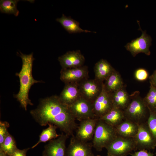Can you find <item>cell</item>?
Segmentation results:
<instances>
[{"label":"cell","mask_w":156,"mask_h":156,"mask_svg":"<svg viewBox=\"0 0 156 156\" xmlns=\"http://www.w3.org/2000/svg\"><path fill=\"white\" fill-rule=\"evenodd\" d=\"M34 120L41 126L49 124L55 125L68 137L74 135L78 125L68 105L59 96L53 95L41 99L36 108L30 111Z\"/></svg>","instance_id":"obj_1"},{"label":"cell","mask_w":156,"mask_h":156,"mask_svg":"<svg viewBox=\"0 0 156 156\" xmlns=\"http://www.w3.org/2000/svg\"><path fill=\"white\" fill-rule=\"evenodd\" d=\"M17 53L22 59V66L20 71L16 74L19 78L20 86L18 93L14 94V97L20 103L22 108L26 111L28 105H33L29 97V92L31 86L34 83H41L42 81L35 79L32 76L33 64L35 59L33 53L27 55L20 51Z\"/></svg>","instance_id":"obj_2"},{"label":"cell","mask_w":156,"mask_h":156,"mask_svg":"<svg viewBox=\"0 0 156 156\" xmlns=\"http://www.w3.org/2000/svg\"><path fill=\"white\" fill-rule=\"evenodd\" d=\"M131 100L123 110L126 119L138 125L146 122L149 116V110L143 99L136 92L130 95Z\"/></svg>","instance_id":"obj_3"},{"label":"cell","mask_w":156,"mask_h":156,"mask_svg":"<svg viewBox=\"0 0 156 156\" xmlns=\"http://www.w3.org/2000/svg\"><path fill=\"white\" fill-rule=\"evenodd\" d=\"M118 136L115 127L99 118L92 140L93 147L97 151H101Z\"/></svg>","instance_id":"obj_4"},{"label":"cell","mask_w":156,"mask_h":156,"mask_svg":"<svg viewBox=\"0 0 156 156\" xmlns=\"http://www.w3.org/2000/svg\"><path fill=\"white\" fill-rule=\"evenodd\" d=\"M105 148L107 154L114 156H127L137 148L133 138L118 136Z\"/></svg>","instance_id":"obj_5"},{"label":"cell","mask_w":156,"mask_h":156,"mask_svg":"<svg viewBox=\"0 0 156 156\" xmlns=\"http://www.w3.org/2000/svg\"><path fill=\"white\" fill-rule=\"evenodd\" d=\"M68 106L73 116L79 121L96 118L93 112V102L82 96Z\"/></svg>","instance_id":"obj_6"},{"label":"cell","mask_w":156,"mask_h":156,"mask_svg":"<svg viewBox=\"0 0 156 156\" xmlns=\"http://www.w3.org/2000/svg\"><path fill=\"white\" fill-rule=\"evenodd\" d=\"M138 126L137 133L133 138L137 150L154 149L156 147V140L150 131L146 122Z\"/></svg>","instance_id":"obj_7"},{"label":"cell","mask_w":156,"mask_h":156,"mask_svg":"<svg viewBox=\"0 0 156 156\" xmlns=\"http://www.w3.org/2000/svg\"><path fill=\"white\" fill-rule=\"evenodd\" d=\"M93 105L94 114L98 118L107 114L113 107L112 93L107 90L104 82L101 92L93 102Z\"/></svg>","instance_id":"obj_8"},{"label":"cell","mask_w":156,"mask_h":156,"mask_svg":"<svg viewBox=\"0 0 156 156\" xmlns=\"http://www.w3.org/2000/svg\"><path fill=\"white\" fill-rule=\"evenodd\" d=\"M137 22L140 27L139 29L142 32V35L139 37L127 43L125 47L133 57L141 53L149 55L151 54L149 48L151 44L152 38L146 34V31L142 30L140 25L139 21H137Z\"/></svg>","instance_id":"obj_9"},{"label":"cell","mask_w":156,"mask_h":156,"mask_svg":"<svg viewBox=\"0 0 156 156\" xmlns=\"http://www.w3.org/2000/svg\"><path fill=\"white\" fill-rule=\"evenodd\" d=\"M95 79H85L79 83L81 96L93 102L101 91L103 83Z\"/></svg>","instance_id":"obj_10"},{"label":"cell","mask_w":156,"mask_h":156,"mask_svg":"<svg viewBox=\"0 0 156 156\" xmlns=\"http://www.w3.org/2000/svg\"><path fill=\"white\" fill-rule=\"evenodd\" d=\"M92 147V143L80 140L73 135L66 149L65 156H94Z\"/></svg>","instance_id":"obj_11"},{"label":"cell","mask_w":156,"mask_h":156,"mask_svg":"<svg viewBox=\"0 0 156 156\" xmlns=\"http://www.w3.org/2000/svg\"><path fill=\"white\" fill-rule=\"evenodd\" d=\"M60 78L65 84L77 83L89 77L88 67L86 66L70 68H62Z\"/></svg>","instance_id":"obj_12"},{"label":"cell","mask_w":156,"mask_h":156,"mask_svg":"<svg viewBox=\"0 0 156 156\" xmlns=\"http://www.w3.org/2000/svg\"><path fill=\"white\" fill-rule=\"evenodd\" d=\"M68 137L62 133L58 138L49 141L44 146L42 156H65L66 143Z\"/></svg>","instance_id":"obj_13"},{"label":"cell","mask_w":156,"mask_h":156,"mask_svg":"<svg viewBox=\"0 0 156 156\" xmlns=\"http://www.w3.org/2000/svg\"><path fill=\"white\" fill-rule=\"evenodd\" d=\"M99 118H90L80 121L76 129V137L81 141L88 142L92 140Z\"/></svg>","instance_id":"obj_14"},{"label":"cell","mask_w":156,"mask_h":156,"mask_svg":"<svg viewBox=\"0 0 156 156\" xmlns=\"http://www.w3.org/2000/svg\"><path fill=\"white\" fill-rule=\"evenodd\" d=\"M58 60L62 68H70L83 66L85 58L80 50L69 51L59 57Z\"/></svg>","instance_id":"obj_15"},{"label":"cell","mask_w":156,"mask_h":156,"mask_svg":"<svg viewBox=\"0 0 156 156\" xmlns=\"http://www.w3.org/2000/svg\"><path fill=\"white\" fill-rule=\"evenodd\" d=\"M81 96L79 83L65 84L59 97L64 103L69 105Z\"/></svg>","instance_id":"obj_16"},{"label":"cell","mask_w":156,"mask_h":156,"mask_svg":"<svg viewBox=\"0 0 156 156\" xmlns=\"http://www.w3.org/2000/svg\"><path fill=\"white\" fill-rule=\"evenodd\" d=\"M138 127V124L125 119L115 128L118 136L134 138L137 133Z\"/></svg>","instance_id":"obj_17"},{"label":"cell","mask_w":156,"mask_h":156,"mask_svg":"<svg viewBox=\"0 0 156 156\" xmlns=\"http://www.w3.org/2000/svg\"><path fill=\"white\" fill-rule=\"evenodd\" d=\"M115 69L106 60H100L94 66L95 79L103 82Z\"/></svg>","instance_id":"obj_18"},{"label":"cell","mask_w":156,"mask_h":156,"mask_svg":"<svg viewBox=\"0 0 156 156\" xmlns=\"http://www.w3.org/2000/svg\"><path fill=\"white\" fill-rule=\"evenodd\" d=\"M99 119L114 127L125 119L123 110L114 107L108 112Z\"/></svg>","instance_id":"obj_19"},{"label":"cell","mask_w":156,"mask_h":156,"mask_svg":"<svg viewBox=\"0 0 156 156\" xmlns=\"http://www.w3.org/2000/svg\"><path fill=\"white\" fill-rule=\"evenodd\" d=\"M56 21L59 22L69 34L92 32L89 30L82 29L80 27L78 22L70 17L66 16L63 14L61 18H57Z\"/></svg>","instance_id":"obj_20"},{"label":"cell","mask_w":156,"mask_h":156,"mask_svg":"<svg viewBox=\"0 0 156 156\" xmlns=\"http://www.w3.org/2000/svg\"><path fill=\"white\" fill-rule=\"evenodd\" d=\"M113 107L123 110L127 107L130 101V96L124 88L112 93Z\"/></svg>","instance_id":"obj_21"},{"label":"cell","mask_w":156,"mask_h":156,"mask_svg":"<svg viewBox=\"0 0 156 156\" xmlns=\"http://www.w3.org/2000/svg\"><path fill=\"white\" fill-rule=\"evenodd\" d=\"M105 81L104 84L105 88L112 93L124 88L121 77L115 70Z\"/></svg>","instance_id":"obj_22"},{"label":"cell","mask_w":156,"mask_h":156,"mask_svg":"<svg viewBox=\"0 0 156 156\" xmlns=\"http://www.w3.org/2000/svg\"><path fill=\"white\" fill-rule=\"evenodd\" d=\"M48 125V127L43 130L39 135L38 141L32 147V148H34L41 142L55 139L60 135L57 133L56 129L57 128V126L51 124H49Z\"/></svg>","instance_id":"obj_23"},{"label":"cell","mask_w":156,"mask_h":156,"mask_svg":"<svg viewBox=\"0 0 156 156\" xmlns=\"http://www.w3.org/2000/svg\"><path fill=\"white\" fill-rule=\"evenodd\" d=\"M19 0H1L0 1V10L2 13L13 14L18 16L19 12L17 8V4Z\"/></svg>","instance_id":"obj_24"},{"label":"cell","mask_w":156,"mask_h":156,"mask_svg":"<svg viewBox=\"0 0 156 156\" xmlns=\"http://www.w3.org/2000/svg\"><path fill=\"white\" fill-rule=\"evenodd\" d=\"M17 148L14 138L8 132L3 143L0 145V148L10 156Z\"/></svg>","instance_id":"obj_25"},{"label":"cell","mask_w":156,"mask_h":156,"mask_svg":"<svg viewBox=\"0 0 156 156\" xmlns=\"http://www.w3.org/2000/svg\"><path fill=\"white\" fill-rule=\"evenodd\" d=\"M143 99L148 108L154 110L156 108V88L151 85L148 93Z\"/></svg>","instance_id":"obj_26"},{"label":"cell","mask_w":156,"mask_h":156,"mask_svg":"<svg viewBox=\"0 0 156 156\" xmlns=\"http://www.w3.org/2000/svg\"><path fill=\"white\" fill-rule=\"evenodd\" d=\"M149 116L146 121L148 126L156 140V113L148 109Z\"/></svg>","instance_id":"obj_27"},{"label":"cell","mask_w":156,"mask_h":156,"mask_svg":"<svg viewBox=\"0 0 156 156\" xmlns=\"http://www.w3.org/2000/svg\"><path fill=\"white\" fill-rule=\"evenodd\" d=\"M9 123L6 121H0V145L3 143L8 132V128L9 127Z\"/></svg>","instance_id":"obj_28"},{"label":"cell","mask_w":156,"mask_h":156,"mask_svg":"<svg viewBox=\"0 0 156 156\" xmlns=\"http://www.w3.org/2000/svg\"><path fill=\"white\" fill-rule=\"evenodd\" d=\"M148 73L147 70L143 68L138 69L134 73L135 79L140 81L146 80L148 78Z\"/></svg>","instance_id":"obj_29"},{"label":"cell","mask_w":156,"mask_h":156,"mask_svg":"<svg viewBox=\"0 0 156 156\" xmlns=\"http://www.w3.org/2000/svg\"><path fill=\"white\" fill-rule=\"evenodd\" d=\"M131 156H156L153 153L148 152L147 150L143 149L130 154Z\"/></svg>","instance_id":"obj_30"},{"label":"cell","mask_w":156,"mask_h":156,"mask_svg":"<svg viewBox=\"0 0 156 156\" xmlns=\"http://www.w3.org/2000/svg\"><path fill=\"white\" fill-rule=\"evenodd\" d=\"M29 148L21 150L17 148L10 156H26V154Z\"/></svg>","instance_id":"obj_31"},{"label":"cell","mask_w":156,"mask_h":156,"mask_svg":"<svg viewBox=\"0 0 156 156\" xmlns=\"http://www.w3.org/2000/svg\"><path fill=\"white\" fill-rule=\"evenodd\" d=\"M149 79L151 85L156 88V70L150 77Z\"/></svg>","instance_id":"obj_32"},{"label":"cell","mask_w":156,"mask_h":156,"mask_svg":"<svg viewBox=\"0 0 156 156\" xmlns=\"http://www.w3.org/2000/svg\"><path fill=\"white\" fill-rule=\"evenodd\" d=\"M0 156H8L7 154L2 149L0 148Z\"/></svg>","instance_id":"obj_33"},{"label":"cell","mask_w":156,"mask_h":156,"mask_svg":"<svg viewBox=\"0 0 156 156\" xmlns=\"http://www.w3.org/2000/svg\"><path fill=\"white\" fill-rule=\"evenodd\" d=\"M107 156H114L110 155L107 154Z\"/></svg>","instance_id":"obj_34"},{"label":"cell","mask_w":156,"mask_h":156,"mask_svg":"<svg viewBox=\"0 0 156 156\" xmlns=\"http://www.w3.org/2000/svg\"><path fill=\"white\" fill-rule=\"evenodd\" d=\"M153 111L155 112L156 113V108Z\"/></svg>","instance_id":"obj_35"},{"label":"cell","mask_w":156,"mask_h":156,"mask_svg":"<svg viewBox=\"0 0 156 156\" xmlns=\"http://www.w3.org/2000/svg\"><path fill=\"white\" fill-rule=\"evenodd\" d=\"M97 156H100V155H97Z\"/></svg>","instance_id":"obj_36"}]
</instances>
